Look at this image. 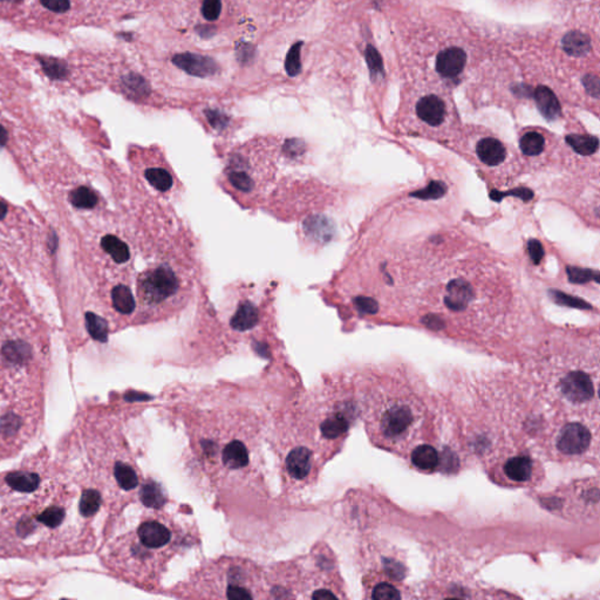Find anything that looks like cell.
I'll return each instance as SVG.
<instances>
[{"instance_id": "obj_1", "label": "cell", "mask_w": 600, "mask_h": 600, "mask_svg": "<svg viewBox=\"0 0 600 600\" xmlns=\"http://www.w3.org/2000/svg\"><path fill=\"white\" fill-rule=\"evenodd\" d=\"M86 488L56 457L38 488L0 500V558L33 561L93 553L98 533L82 513Z\"/></svg>"}, {"instance_id": "obj_2", "label": "cell", "mask_w": 600, "mask_h": 600, "mask_svg": "<svg viewBox=\"0 0 600 600\" xmlns=\"http://www.w3.org/2000/svg\"><path fill=\"white\" fill-rule=\"evenodd\" d=\"M304 399L292 418L284 421L278 437L279 468L284 485L302 489L313 485L322 465L339 449L357 416L351 397L334 394Z\"/></svg>"}, {"instance_id": "obj_3", "label": "cell", "mask_w": 600, "mask_h": 600, "mask_svg": "<svg viewBox=\"0 0 600 600\" xmlns=\"http://www.w3.org/2000/svg\"><path fill=\"white\" fill-rule=\"evenodd\" d=\"M259 432L250 410H201L188 422L191 455L212 488L250 481L258 469Z\"/></svg>"}, {"instance_id": "obj_4", "label": "cell", "mask_w": 600, "mask_h": 600, "mask_svg": "<svg viewBox=\"0 0 600 600\" xmlns=\"http://www.w3.org/2000/svg\"><path fill=\"white\" fill-rule=\"evenodd\" d=\"M187 542V530L181 522L159 507L149 508L104 545L101 561L120 581L157 592L168 565Z\"/></svg>"}, {"instance_id": "obj_5", "label": "cell", "mask_w": 600, "mask_h": 600, "mask_svg": "<svg viewBox=\"0 0 600 600\" xmlns=\"http://www.w3.org/2000/svg\"><path fill=\"white\" fill-rule=\"evenodd\" d=\"M267 573L242 557H219L196 568L173 596L194 599L252 600L270 598Z\"/></svg>"}, {"instance_id": "obj_6", "label": "cell", "mask_w": 600, "mask_h": 600, "mask_svg": "<svg viewBox=\"0 0 600 600\" xmlns=\"http://www.w3.org/2000/svg\"><path fill=\"white\" fill-rule=\"evenodd\" d=\"M364 413L374 441L387 449L405 453L415 443L425 419L421 400L408 387L394 384L373 388L366 400Z\"/></svg>"}, {"instance_id": "obj_7", "label": "cell", "mask_w": 600, "mask_h": 600, "mask_svg": "<svg viewBox=\"0 0 600 600\" xmlns=\"http://www.w3.org/2000/svg\"><path fill=\"white\" fill-rule=\"evenodd\" d=\"M333 562L325 553H312L274 566L269 578L270 598L342 599V585L335 581Z\"/></svg>"}, {"instance_id": "obj_8", "label": "cell", "mask_w": 600, "mask_h": 600, "mask_svg": "<svg viewBox=\"0 0 600 600\" xmlns=\"http://www.w3.org/2000/svg\"><path fill=\"white\" fill-rule=\"evenodd\" d=\"M598 373L590 366H563L555 370L553 378L546 380L548 392L553 400L562 403L573 418L588 415L598 418Z\"/></svg>"}, {"instance_id": "obj_9", "label": "cell", "mask_w": 600, "mask_h": 600, "mask_svg": "<svg viewBox=\"0 0 600 600\" xmlns=\"http://www.w3.org/2000/svg\"><path fill=\"white\" fill-rule=\"evenodd\" d=\"M46 403L5 402L0 405V462L16 456L44 427Z\"/></svg>"}, {"instance_id": "obj_10", "label": "cell", "mask_w": 600, "mask_h": 600, "mask_svg": "<svg viewBox=\"0 0 600 600\" xmlns=\"http://www.w3.org/2000/svg\"><path fill=\"white\" fill-rule=\"evenodd\" d=\"M139 294L153 313H164L183 294V279L170 263H157L140 276Z\"/></svg>"}, {"instance_id": "obj_11", "label": "cell", "mask_w": 600, "mask_h": 600, "mask_svg": "<svg viewBox=\"0 0 600 600\" xmlns=\"http://www.w3.org/2000/svg\"><path fill=\"white\" fill-rule=\"evenodd\" d=\"M595 436L597 430L593 432L588 422H563L561 428L553 432V449L563 460H581L592 449Z\"/></svg>"}, {"instance_id": "obj_12", "label": "cell", "mask_w": 600, "mask_h": 600, "mask_svg": "<svg viewBox=\"0 0 600 600\" xmlns=\"http://www.w3.org/2000/svg\"><path fill=\"white\" fill-rule=\"evenodd\" d=\"M144 179L157 192L168 196L175 191L177 179L168 166L166 159L159 154H151L142 169Z\"/></svg>"}, {"instance_id": "obj_13", "label": "cell", "mask_w": 600, "mask_h": 600, "mask_svg": "<svg viewBox=\"0 0 600 600\" xmlns=\"http://www.w3.org/2000/svg\"><path fill=\"white\" fill-rule=\"evenodd\" d=\"M502 475L513 485H526L536 476L537 465L528 454L516 453L505 458L501 465Z\"/></svg>"}, {"instance_id": "obj_14", "label": "cell", "mask_w": 600, "mask_h": 600, "mask_svg": "<svg viewBox=\"0 0 600 600\" xmlns=\"http://www.w3.org/2000/svg\"><path fill=\"white\" fill-rule=\"evenodd\" d=\"M173 63L188 74L199 76V78L215 76L216 73L219 72V65L215 60L211 59L209 56L183 53L174 56Z\"/></svg>"}, {"instance_id": "obj_15", "label": "cell", "mask_w": 600, "mask_h": 600, "mask_svg": "<svg viewBox=\"0 0 600 600\" xmlns=\"http://www.w3.org/2000/svg\"><path fill=\"white\" fill-rule=\"evenodd\" d=\"M467 65V54L462 48L443 49L436 59V71L443 79L454 80L461 76Z\"/></svg>"}, {"instance_id": "obj_16", "label": "cell", "mask_w": 600, "mask_h": 600, "mask_svg": "<svg viewBox=\"0 0 600 600\" xmlns=\"http://www.w3.org/2000/svg\"><path fill=\"white\" fill-rule=\"evenodd\" d=\"M415 111L422 122L430 127H438L443 124L447 116V106L441 98L430 94L419 100Z\"/></svg>"}, {"instance_id": "obj_17", "label": "cell", "mask_w": 600, "mask_h": 600, "mask_svg": "<svg viewBox=\"0 0 600 600\" xmlns=\"http://www.w3.org/2000/svg\"><path fill=\"white\" fill-rule=\"evenodd\" d=\"M474 297V291L469 282L463 279H455L447 287L445 297V307L452 311H465Z\"/></svg>"}, {"instance_id": "obj_18", "label": "cell", "mask_w": 600, "mask_h": 600, "mask_svg": "<svg viewBox=\"0 0 600 600\" xmlns=\"http://www.w3.org/2000/svg\"><path fill=\"white\" fill-rule=\"evenodd\" d=\"M476 154L482 164L489 167H495L501 164L507 157V151L502 144L493 137H485L480 140L476 144Z\"/></svg>"}, {"instance_id": "obj_19", "label": "cell", "mask_w": 600, "mask_h": 600, "mask_svg": "<svg viewBox=\"0 0 600 600\" xmlns=\"http://www.w3.org/2000/svg\"><path fill=\"white\" fill-rule=\"evenodd\" d=\"M259 322V310L251 302H244L238 305L230 319L232 330L244 333L255 329Z\"/></svg>"}, {"instance_id": "obj_20", "label": "cell", "mask_w": 600, "mask_h": 600, "mask_svg": "<svg viewBox=\"0 0 600 600\" xmlns=\"http://www.w3.org/2000/svg\"><path fill=\"white\" fill-rule=\"evenodd\" d=\"M410 462L416 469L425 471V473H430L438 467L440 455L432 445H420L412 450Z\"/></svg>"}, {"instance_id": "obj_21", "label": "cell", "mask_w": 600, "mask_h": 600, "mask_svg": "<svg viewBox=\"0 0 600 600\" xmlns=\"http://www.w3.org/2000/svg\"><path fill=\"white\" fill-rule=\"evenodd\" d=\"M535 101L542 114L548 120H555L561 115V104L556 96L546 87H538L535 91Z\"/></svg>"}, {"instance_id": "obj_22", "label": "cell", "mask_w": 600, "mask_h": 600, "mask_svg": "<svg viewBox=\"0 0 600 600\" xmlns=\"http://www.w3.org/2000/svg\"><path fill=\"white\" fill-rule=\"evenodd\" d=\"M101 247L118 264H124L131 260V249L128 247L127 243L116 236H104L101 241Z\"/></svg>"}, {"instance_id": "obj_23", "label": "cell", "mask_w": 600, "mask_h": 600, "mask_svg": "<svg viewBox=\"0 0 600 600\" xmlns=\"http://www.w3.org/2000/svg\"><path fill=\"white\" fill-rule=\"evenodd\" d=\"M111 302L116 312L124 315H129L135 310V299L126 285H118L111 290Z\"/></svg>"}, {"instance_id": "obj_24", "label": "cell", "mask_w": 600, "mask_h": 600, "mask_svg": "<svg viewBox=\"0 0 600 600\" xmlns=\"http://www.w3.org/2000/svg\"><path fill=\"white\" fill-rule=\"evenodd\" d=\"M566 142L571 146L577 154L583 156L593 155L599 147V140L596 136L573 134L566 136Z\"/></svg>"}, {"instance_id": "obj_25", "label": "cell", "mask_w": 600, "mask_h": 600, "mask_svg": "<svg viewBox=\"0 0 600 600\" xmlns=\"http://www.w3.org/2000/svg\"><path fill=\"white\" fill-rule=\"evenodd\" d=\"M520 147L524 155L537 156L544 151L545 139L541 133L537 131H528L522 136L520 141Z\"/></svg>"}, {"instance_id": "obj_26", "label": "cell", "mask_w": 600, "mask_h": 600, "mask_svg": "<svg viewBox=\"0 0 600 600\" xmlns=\"http://www.w3.org/2000/svg\"><path fill=\"white\" fill-rule=\"evenodd\" d=\"M86 327L88 333L94 340L100 342H107L109 327L104 318H101L98 314L88 312L86 314Z\"/></svg>"}, {"instance_id": "obj_27", "label": "cell", "mask_w": 600, "mask_h": 600, "mask_svg": "<svg viewBox=\"0 0 600 600\" xmlns=\"http://www.w3.org/2000/svg\"><path fill=\"white\" fill-rule=\"evenodd\" d=\"M370 598L377 600L401 599V591L394 581H378L374 583L370 588Z\"/></svg>"}, {"instance_id": "obj_28", "label": "cell", "mask_w": 600, "mask_h": 600, "mask_svg": "<svg viewBox=\"0 0 600 600\" xmlns=\"http://www.w3.org/2000/svg\"><path fill=\"white\" fill-rule=\"evenodd\" d=\"M565 51L573 54V56H583L585 53L590 51V40L588 36L581 34L579 32H573L565 36L564 41Z\"/></svg>"}, {"instance_id": "obj_29", "label": "cell", "mask_w": 600, "mask_h": 600, "mask_svg": "<svg viewBox=\"0 0 600 600\" xmlns=\"http://www.w3.org/2000/svg\"><path fill=\"white\" fill-rule=\"evenodd\" d=\"M69 201L74 207L79 209H91L98 203V196L88 187H79L71 192Z\"/></svg>"}, {"instance_id": "obj_30", "label": "cell", "mask_w": 600, "mask_h": 600, "mask_svg": "<svg viewBox=\"0 0 600 600\" xmlns=\"http://www.w3.org/2000/svg\"><path fill=\"white\" fill-rule=\"evenodd\" d=\"M302 46V43L294 44L287 54V60H285V71L290 76H298L300 69H302V64H300Z\"/></svg>"}, {"instance_id": "obj_31", "label": "cell", "mask_w": 600, "mask_h": 600, "mask_svg": "<svg viewBox=\"0 0 600 600\" xmlns=\"http://www.w3.org/2000/svg\"><path fill=\"white\" fill-rule=\"evenodd\" d=\"M445 190L447 189H445L443 183L434 181V182L430 183L425 189L415 191L414 194H412V196L420 199H437L445 195Z\"/></svg>"}, {"instance_id": "obj_32", "label": "cell", "mask_w": 600, "mask_h": 600, "mask_svg": "<svg viewBox=\"0 0 600 600\" xmlns=\"http://www.w3.org/2000/svg\"><path fill=\"white\" fill-rule=\"evenodd\" d=\"M41 8L56 16H64L71 11L72 1L71 0H38Z\"/></svg>"}, {"instance_id": "obj_33", "label": "cell", "mask_w": 600, "mask_h": 600, "mask_svg": "<svg viewBox=\"0 0 600 600\" xmlns=\"http://www.w3.org/2000/svg\"><path fill=\"white\" fill-rule=\"evenodd\" d=\"M568 278L575 284H585L595 279L598 282V272H593L591 270H585V269H578V267H568Z\"/></svg>"}, {"instance_id": "obj_34", "label": "cell", "mask_w": 600, "mask_h": 600, "mask_svg": "<svg viewBox=\"0 0 600 600\" xmlns=\"http://www.w3.org/2000/svg\"><path fill=\"white\" fill-rule=\"evenodd\" d=\"M222 10V1L221 0H204L202 8V14L204 19L209 21L219 19Z\"/></svg>"}, {"instance_id": "obj_35", "label": "cell", "mask_w": 600, "mask_h": 600, "mask_svg": "<svg viewBox=\"0 0 600 600\" xmlns=\"http://www.w3.org/2000/svg\"><path fill=\"white\" fill-rule=\"evenodd\" d=\"M205 116H207L208 121H209L211 127L216 129V131H223L229 124V118L222 111H205Z\"/></svg>"}, {"instance_id": "obj_36", "label": "cell", "mask_w": 600, "mask_h": 600, "mask_svg": "<svg viewBox=\"0 0 600 600\" xmlns=\"http://www.w3.org/2000/svg\"><path fill=\"white\" fill-rule=\"evenodd\" d=\"M124 85L133 94L136 96H144L147 91V84L142 78L137 76H128L124 79Z\"/></svg>"}, {"instance_id": "obj_37", "label": "cell", "mask_w": 600, "mask_h": 600, "mask_svg": "<svg viewBox=\"0 0 600 600\" xmlns=\"http://www.w3.org/2000/svg\"><path fill=\"white\" fill-rule=\"evenodd\" d=\"M528 251L533 262L535 264H540L543 256H544V250H543L541 243L538 242L537 239H531L528 244Z\"/></svg>"}, {"instance_id": "obj_38", "label": "cell", "mask_w": 600, "mask_h": 600, "mask_svg": "<svg viewBox=\"0 0 600 600\" xmlns=\"http://www.w3.org/2000/svg\"><path fill=\"white\" fill-rule=\"evenodd\" d=\"M355 305L362 313L374 314L377 313V311H378L377 302L370 298H357Z\"/></svg>"}, {"instance_id": "obj_39", "label": "cell", "mask_w": 600, "mask_h": 600, "mask_svg": "<svg viewBox=\"0 0 600 600\" xmlns=\"http://www.w3.org/2000/svg\"><path fill=\"white\" fill-rule=\"evenodd\" d=\"M367 61H368L370 68L373 72L381 71V60H380V56H379L377 51L372 47H368V49H367Z\"/></svg>"}, {"instance_id": "obj_40", "label": "cell", "mask_w": 600, "mask_h": 600, "mask_svg": "<svg viewBox=\"0 0 600 600\" xmlns=\"http://www.w3.org/2000/svg\"><path fill=\"white\" fill-rule=\"evenodd\" d=\"M20 3H23V0H0V5H3V6H16V5H19Z\"/></svg>"}, {"instance_id": "obj_41", "label": "cell", "mask_w": 600, "mask_h": 600, "mask_svg": "<svg viewBox=\"0 0 600 600\" xmlns=\"http://www.w3.org/2000/svg\"><path fill=\"white\" fill-rule=\"evenodd\" d=\"M8 215V207L4 202L0 201V221L5 219V216Z\"/></svg>"}, {"instance_id": "obj_42", "label": "cell", "mask_w": 600, "mask_h": 600, "mask_svg": "<svg viewBox=\"0 0 600 600\" xmlns=\"http://www.w3.org/2000/svg\"><path fill=\"white\" fill-rule=\"evenodd\" d=\"M5 142H6V134H5V131L0 128V146H3Z\"/></svg>"}]
</instances>
